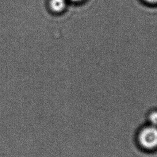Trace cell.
<instances>
[{
	"instance_id": "6da1fadb",
	"label": "cell",
	"mask_w": 157,
	"mask_h": 157,
	"mask_svg": "<svg viewBox=\"0 0 157 157\" xmlns=\"http://www.w3.org/2000/svg\"><path fill=\"white\" fill-rule=\"evenodd\" d=\"M140 144L146 149L157 147V126H150L144 128L139 134Z\"/></svg>"
},
{
	"instance_id": "7a4b0ae2",
	"label": "cell",
	"mask_w": 157,
	"mask_h": 157,
	"mask_svg": "<svg viewBox=\"0 0 157 157\" xmlns=\"http://www.w3.org/2000/svg\"><path fill=\"white\" fill-rule=\"evenodd\" d=\"M66 6V0H50V7L51 9L56 12L62 11Z\"/></svg>"
},
{
	"instance_id": "3957f363",
	"label": "cell",
	"mask_w": 157,
	"mask_h": 157,
	"mask_svg": "<svg viewBox=\"0 0 157 157\" xmlns=\"http://www.w3.org/2000/svg\"><path fill=\"white\" fill-rule=\"evenodd\" d=\"M149 120L152 126H157V112H153L150 114Z\"/></svg>"
},
{
	"instance_id": "277c9868",
	"label": "cell",
	"mask_w": 157,
	"mask_h": 157,
	"mask_svg": "<svg viewBox=\"0 0 157 157\" xmlns=\"http://www.w3.org/2000/svg\"><path fill=\"white\" fill-rule=\"evenodd\" d=\"M145 1L151 4H157V0H145Z\"/></svg>"
},
{
	"instance_id": "5b68a950",
	"label": "cell",
	"mask_w": 157,
	"mask_h": 157,
	"mask_svg": "<svg viewBox=\"0 0 157 157\" xmlns=\"http://www.w3.org/2000/svg\"><path fill=\"white\" fill-rule=\"evenodd\" d=\"M69 1H71L72 2H78V1H80L81 0H69Z\"/></svg>"
}]
</instances>
